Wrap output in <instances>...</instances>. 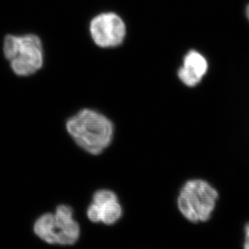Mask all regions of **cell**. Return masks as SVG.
Listing matches in <instances>:
<instances>
[{"mask_svg":"<svg viewBox=\"0 0 249 249\" xmlns=\"http://www.w3.org/2000/svg\"><path fill=\"white\" fill-rule=\"evenodd\" d=\"M246 17H247L248 20L249 22V3L248 4L247 7H246Z\"/></svg>","mask_w":249,"mask_h":249,"instance_id":"cell-11","label":"cell"},{"mask_svg":"<svg viewBox=\"0 0 249 249\" xmlns=\"http://www.w3.org/2000/svg\"><path fill=\"white\" fill-rule=\"evenodd\" d=\"M2 51L12 71L18 76H30L43 66V46L41 38L35 34H8L3 40Z\"/></svg>","mask_w":249,"mask_h":249,"instance_id":"cell-2","label":"cell"},{"mask_svg":"<svg viewBox=\"0 0 249 249\" xmlns=\"http://www.w3.org/2000/svg\"><path fill=\"white\" fill-rule=\"evenodd\" d=\"M97 206L101 211V222L106 225H112L118 222L123 214V209L118 200Z\"/></svg>","mask_w":249,"mask_h":249,"instance_id":"cell-7","label":"cell"},{"mask_svg":"<svg viewBox=\"0 0 249 249\" xmlns=\"http://www.w3.org/2000/svg\"><path fill=\"white\" fill-rule=\"evenodd\" d=\"M218 198V192L207 181L200 179L190 180L180 189L178 209L192 223L206 222L211 218Z\"/></svg>","mask_w":249,"mask_h":249,"instance_id":"cell-3","label":"cell"},{"mask_svg":"<svg viewBox=\"0 0 249 249\" xmlns=\"http://www.w3.org/2000/svg\"><path fill=\"white\" fill-rule=\"evenodd\" d=\"M208 71L207 58L199 51L191 50L184 56L182 65L178 71V76L184 85L194 88L201 84Z\"/></svg>","mask_w":249,"mask_h":249,"instance_id":"cell-6","label":"cell"},{"mask_svg":"<svg viewBox=\"0 0 249 249\" xmlns=\"http://www.w3.org/2000/svg\"><path fill=\"white\" fill-rule=\"evenodd\" d=\"M34 231L50 245H74L80 234L79 223L73 219V210L66 205L58 206L54 214L41 216L34 224Z\"/></svg>","mask_w":249,"mask_h":249,"instance_id":"cell-4","label":"cell"},{"mask_svg":"<svg viewBox=\"0 0 249 249\" xmlns=\"http://www.w3.org/2000/svg\"><path fill=\"white\" fill-rule=\"evenodd\" d=\"M245 243H244V249H249V223L245 228Z\"/></svg>","mask_w":249,"mask_h":249,"instance_id":"cell-10","label":"cell"},{"mask_svg":"<svg viewBox=\"0 0 249 249\" xmlns=\"http://www.w3.org/2000/svg\"><path fill=\"white\" fill-rule=\"evenodd\" d=\"M67 130L74 142L91 155H100L113 140V124L97 111L84 108L67 122Z\"/></svg>","mask_w":249,"mask_h":249,"instance_id":"cell-1","label":"cell"},{"mask_svg":"<svg viewBox=\"0 0 249 249\" xmlns=\"http://www.w3.org/2000/svg\"><path fill=\"white\" fill-rule=\"evenodd\" d=\"M93 203L102 205L109 201H118V196L113 192L108 189H101L96 192L93 195Z\"/></svg>","mask_w":249,"mask_h":249,"instance_id":"cell-8","label":"cell"},{"mask_svg":"<svg viewBox=\"0 0 249 249\" xmlns=\"http://www.w3.org/2000/svg\"><path fill=\"white\" fill-rule=\"evenodd\" d=\"M87 214L90 221L92 223H100L101 222V211L97 205L91 204L87 211Z\"/></svg>","mask_w":249,"mask_h":249,"instance_id":"cell-9","label":"cell"},{"mask_svg":"<svg viewBox=\"0 0 249 249\" xmlns=\"http://www.w3.org/2000/svg\"><path fill=\"white\" fill-rule=\"evenodd\" d=\"M91 39L101 48H114L123 43L126 26L123 18L114 12H104L94 17L89 24Z\"/></svg>","mask_w":249,"mask_h":249,"instance_id":"cell-5","label":"cell"}]
</instances>
